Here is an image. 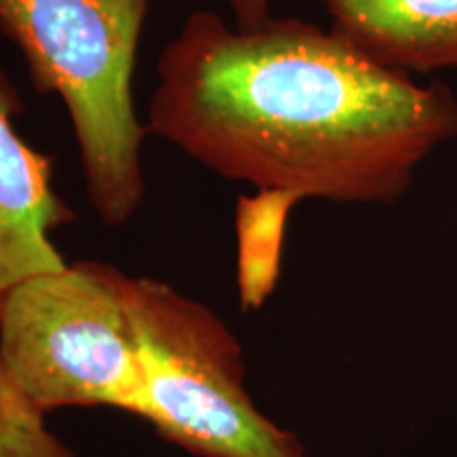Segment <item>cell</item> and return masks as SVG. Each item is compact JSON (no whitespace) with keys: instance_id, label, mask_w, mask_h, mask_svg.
Here are the masks:
<instances>
[{"instance_id":"6da1fadb","label":"cell","mask_w":457,"mask_h":457,"mask_svg":"<svg viewBox=\"0 0 457 457\" xmlns=\"http://www.w3.org/2000/svg\"><path fill=\"white\" fill-rule=\"evenodd\" d=\"M148 134L228 180L301 199L394 204L457 138V96L296 17H187L157 60Z\"/></svg>"},{"instance_id":"7a4b0ae2","label":"cell","mask_w":457,"mask_h":457,"mask_svg":"<svg viewBox=\"0 0 457 457\" xmlns=\"http://www.w3.org/2000/svg\"><path fill=\"white\" fill-rule=\"evenodd\" d=\"M151 3L0 0V34L20 49L34 89L64 102L89 205L108 227L134 219L146 193L134 72Z\"/></svg>"},{"instance_id":"3957f363","label":"cell","mask_w":457,"mask_h":457,"mask_svg":"<svg viewBox=\"0 0 457 457\" xmlns=\"http://www.w3.org/2000/svg\"><path fill=\"white\" fill-rule=\"evenodd\" d=\"M146 394L145 421L197 457H307L244 386L242 347L216 313L155 278L125 279Z\"/></svg>"},{"instance_id":"277c9868","label":"cell","mask_w":457,"mask_h":457,"mask_svg":"<svg viewBox=\"0 0 457 457\" xmlns=\"http://www.w3.org/2000/svg\"><path fill=\"white\" fill-rule=\"evenodd\" d=\"M125 279L106 262H68L17 284L0 303V364L45 415L83 407L145 420Z\"/></svg>"},{"instance_id":"5b68a950","label":"cell","mask_w":457,"mask_h":457,"mask_svg":"<svg viewBox=\"0 0 457 457\" xmlns=\"http://www.w3.org/2000/svg\"><path fill=\"white\" fill-rule=\"evenodd\" d=\"M24 111L20 94L0 71V303L17 284L68 262L51 233L74 220L54 188V162L15 129Z\"/></svg>"},{"instance_id":"8992f818","label":"cell","mask_w":457,"mask_h":457,"mask_svg":"<svg viewBox=\"0 0 457 457\" xmlns=\"http://www.w3.org/2000/svg\"><path fill=\"white\" fill-rule=\"evenodd\" d=\"M330 30L407 74L457 72V0H318Z\"/></svg>"},{"instance_id":"52a82bcc","label":"cell","mask_w":457,"mask_h":457,"mask_svg":"<svg viewBox=\"0 0 457 457\" xmlns=\"http://www.w3.org/2000/svg\"><path fill=\"white\" fill-rule=\"evenodd\" d=\"M301 199L279 188H259L237 205V286L244 312L261 310L276 290L288 216Z\"/></svg>"},{"instance_id":"ba28073f","label":"cell","mask_w":457,"mask_h":457,"mask_svg":"<svg viewBox=\"0 0 457 457\" xmlns=\"http://www.w3.org/2000/svg\"><path fill=\"white\" fill-rule=\"evenodd\" d=\"M0 457H74L0 364Z\"/></svg>"},{"instance_id":"9c48e42d","label":"cell","mask_w":457,"mask_h":457,"mask_svg":"<svg viewBox=\"0 0 457 457\" xmlns=\"http://www.w3.org/2000/svg\"><path fill=\"white\" fill-rule=\"evenodd\" d=\"M220 3L231 11L233 26L244 28V30L265 24L273 17V0H220Z\"/></svg>"}]
</instances>
